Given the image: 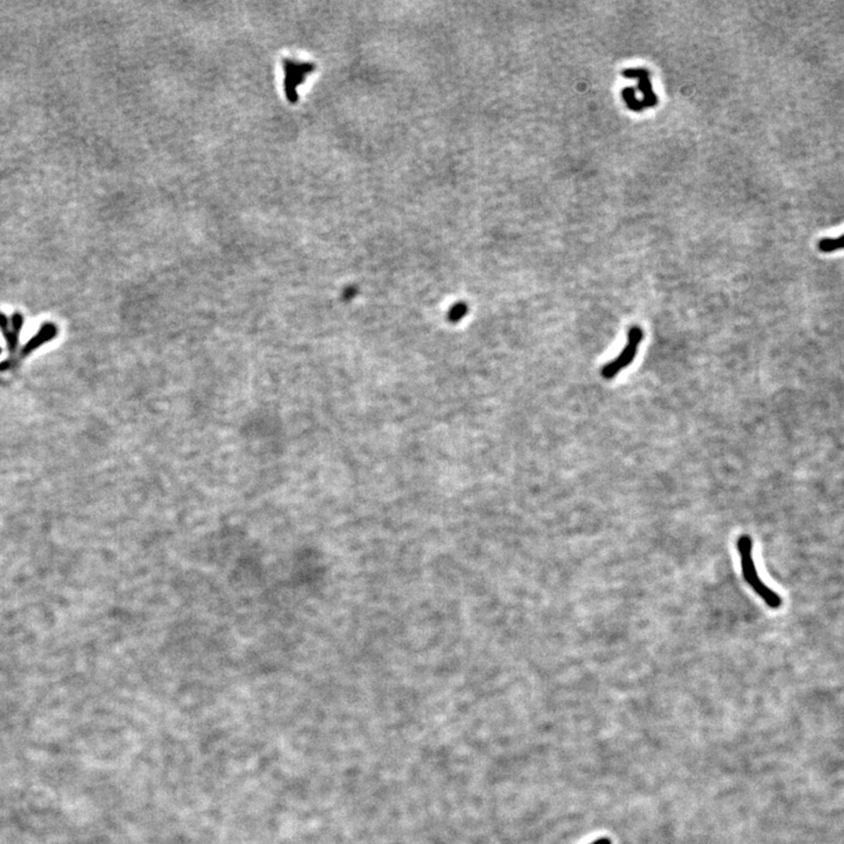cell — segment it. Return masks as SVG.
<instances>
[{"label":"cell","mask_w":844,"mask_h":844,"mask_svg":"<svg viewBox=\"0 0 844 844\" xmlns=\"http://www.w3.org/2000/svg\"><path fill=\"white\" fill-rule=\"evenodd\" d=\"M819 249L822 253H833L836 250L844 249V235L838 238H824L819 243Z\"/></svg>","instance_id":"obj_5"},{"label":"cell","mask_w":844,"mask_h":844,"mask_svg":"<svg viewBox=\"0 0 844 844\" xmlns=\"http://www.w3.org/2000/svg\"><path fill=\"white\" fill-rule=\"evenodd\" d=\"M591 844H612V842H611V840H610V838H599V840H596V841L592 842Z\"/></svg>","instance_id":"obj_6"},{"label":"cell","mask_w":844,"mask_h":844,"mask_svg":"<svg viewBox=\"0 0 844 844\" xmlns=\"http://www.w3.org/2000/svg\"><path fill=\"white\" fill-rule=\"evenodd\" d=\"M644 332L643 328L637 325H633L628 331V339H626V344L623 349L622 352L619 353L618 356L615 357V359L605 364L601 374L605 380H611L617 376V374L622 372L623 369L629 367L632 364L633 360L636 358L637 353L640 351V346L643 342Z\"/></svg>","instance_id":"obj_2"},{"label":"cell","mask_w":844,"mask_h":844,"mask_svg":"<svg viewBox=\"0 0 844 844\" xmlns=\"http://www.w3.org/2000/svg\"><path fill=\"white\" fill-rule=\"evenodd\" d=\"M0 353H1V349H0Z\"/></svg>","instance_id":"obj_7"},{"label":"cell","mask_w":844,"mask_h":844,"mask_svg":"<svg viewBox=\"0 0 844 844\" xmlns=\"http://www.w3.org/2000/svg\"><path fill=\"white\" fill-rule=\"evenodd\" d=\"M58 333V328L55 325L48 323L45 324L40 328V331L23 347L19 349L18 353V362L21 364V360L25 359L26 357L30 356L33 351L38 349L41 345H44L46 342H51L52 339H54L55 335Z\"/></svg>","instance_id":"obj_4"},{"label":"cell","mask_w":844,"mask_h":844,"mask_svg":"<svg viewBox=\"0 0 844 844\" xmlns=\"http://www.w3.org/2000/svg\"><path fill=\"white\" fill-rule=\"evenodd\" d=\"M736 548H738L739 556L741 561L742 576L745 578V581L756 591V595H759L763 599V602L768 605L769 608L773 610L779 608L782 605V599L763 583V579L759 577L758 570H756L754 558H753L752 538L748 535H742L739 537Z\"/></svg>","instance_id":"obj_1"},{"label":"cell","mask_w":844,"mask_h":844,"mask_svg":"<svg viewBox=\"0 0 844 844\" xmlns=\"http://www.w3.org/2000/svg\"><path fill=\"white\" fill-rule=\"evenodd\" d=\"M24 325V317L21 313H16L12 318H7L6 316L0 313V330L3 332L7 342V349L10 358L0 364V372L10 371L19 365L18 353H19V335Z\"/></svg>","instance_id":"obj_3"}]
</instances>
